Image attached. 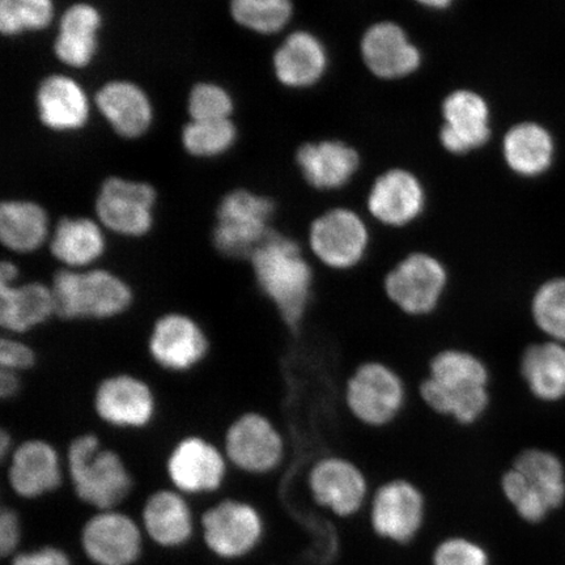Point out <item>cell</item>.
<instances>
[{"label":"cell","mask_w":565,"mask_h":565,"mask_svg":"<svg viewBox=\"0 0 565 565\" xmlns=\"http://www.w3.org/2000/svg\"><path fill=\"white\" fill-rule=\"evenodd\" d=\"M492 373L484 359L465 348H444L434 353L419 381L422 404L459 427L482 422L492 406Z\"/></svg>","instance_id":"1"},{"label":"cell","mask_w":565,"mask_h":565,"mask_svg":"<svg viewBox=\"0 0 565 565\" xmlns=\"http://www.w3.org/2000/svg\"><path fill=\"white\" fill-rule=\"evenodd\" d=\"M247 263L260 294L281 322L298 330L312 306L316 286L315 268L298 239L275 230Z\"/></svg>","instance_id":"2"},{"label":"cell","mask_w":565,"mask_h":565,"mask_svg":"<svg viewBox=\"0 0 565 565\" xmlns=\"http://www.w3.org/2000/svg\"><path fill=\"white\" fill-rule=\"evenodd\" d=\"M56 317L66 321H109L129 312L136 294L129 281L105 267L60 268L52 279Z\"/></svg>","instance_id":"3"},{"label":"cell","mask_w":565,"mask_h":565,"mask_svg":"<svg viewBox=\"0 0 565 565\" xmlns=\"http://www.w3.org/2000/svg\"><path fill=\"white\" fill-rule=\"evenodd\" d=\"M450 268L436 253L415 249L402 254L387 268L381 288L388 303L415 320L439 310L449 292Z\"/></svg>","instance_id":"4"},{"label":"cell","mask_w":565,"mask_h":565,"mask_svg":"<svg viewBox=\"0 0 565 565\" xmlns=\"http://www.w3.org/2000/svg\"><path fill=\"white\" fill-rule=\"evenodd\" d=\"M501 490L522 520L540 524L565 503L564 465L548 450L521 451L501 478Z\"/></svg>","instance_id":"5"},{"label":"cell","mask_w":565,"mask_h":565,"mask_svg":"<svg viewBox=\"0 0 565 565\" xmlns=\"http://www.w3.org/2000/svg\"><path fill=\"white\" fill-rule=\"evenodd\" d=\"M278 204L274 198L235 189L218 202L211 242L223 257L249 260L252 254L275 231Z\"/></svg>","instance_id":"6"},{"label":"cell","mask_w":565,"mask_h":565,"mask_svg":"<svg viewBox=\"0 0 565 565\" xmlns=\"http://www.w3.org/2000/svg\"><path fill=\"white\" fill-rule=\"evenodd\" d=\"M67 469L77 497L98 510H110L129 494L132 479L117 451L100 437L82 434L70 443Z\"/></svg>","instance_id":"7"},{"label":"cell","mask_w":565,"mask_h":565,"mask_svg":"<svg viewBox=\"0 0 565 565\" xmlns=\"http://www.w3.org/2000/svg\"><path fill=\"white\" fill-rule=\"evenodd\" d=\"M308 249L331 273H352L369 258L373 236L369 223L348 204H335L308 224Z\"/></svg>","instance_id":"8"},{"label":"cell","mask_w":565,"mask_h":565,"mask_svg":"<svg viewBox=\"0 0 565 565\" xmlns=\"http://www.w3.org/2000/svg\"><path fill=\"white\" fill-rule=\"evenodd\" d=\"M407 398L404 376L384 360H365L345 380V408L366 428L392 426L405 412Z\"/></svg>","instance_id":"9"},{"label":"cell","mask_w":565,"mask_h":565,"mask_svg":"<svg viewBox=\"0 0 565 565\" xmlns=\"http://www.w3.org/2000/svg\"><path fill=\"white\" fill-rule=\"evenodd\" d=\"M439 143L451 158H468L492 146V105L482 92L461 87L443 98Z\"/></svg>","instance_id":"10"},{"label":"cell","mask_w":565,"mask_h":565,"mask_svg":"<svg viewBox=\"0 0 565 565\" xmlns=\"http://www.w3.org/2000/svg\"><path fill=\"white\" fill-rule=\"evenodd\" d=\"M428 204L422 177L406 167H392L374 177L364 209L374 223L397 232L415 227L426 216Z\"/></svg>","instance_id":"11"},{"label":"cell","mask_w":565,"mask_h":565,"mask_svg":"<svg viewBox=\"0 0 565 565\" xmlns=\"http://www.w3.org/2000/svg\"><path fill=\"white\" fill-rule=\"evenodd\" d=\"M157 203V189L151 183L113 175L96 195V218L105 231L119 237H146L154 225Z\"/></svg>","instance_id":"12"},{"label":"cell","mask_w":565,"mask_h":565,"mask_svg":"<svg viewBox=\"0 0 565 565\" xmlns=\"http://www.w3.org/2000/svg\"><path fill=\"white\" fill-rule=\"evenodd\" d=\"M360 58L370 75L383 83H401L420 73L424 53L412 33L398 21H376L364 31Z\"/></svg>","instance_id":"13"},{"label":"cell","mask_w":565,"mask_h":565,"mask_svg":"<svg viewBox=\"0 0 565 565\" xmlns=\"http://www.w3.org/2000/svg\"><path fill=\"white\" fill-rule=\"evenodd\" d=\"M294 162L306 185L320 194L344 193L363 171V157L343 139L323 138L303 141Z\"/></svg>","instance_id":"14"},{"label":"cell","mask_w":565,"mask_h":565,"mask_svg":"<svg viewBox=\"0 0 565 565\" xmlns=\"http://www.w3.org/2000/svg\"><path fill=\"white\" fill-rule=\"evenodd\" d=\"M224 455L239 470L266 475L285 459L286 440L267 415L246 412L233 419L225 430Z\"/></svg>","instance_id":"15"},{"label":"cell","mask_w":565,"mask_h":565,"mask_svg":"<svg viewBox=\"0 0 565 565\" xmlns=\"http://www.w3.org/2000/svg\"><path fill=\"white\" fill-rule=\"evenodd\" d=\"M94 409L97 418L111 428L145 429L157 418L158 398L145 379L119 372L98 383L94 394Z\"/></svg>","instance_id":"16"},{"label":"cell","mask_w":565,"mask_h":565,"mask_svg":"<svg viewBox=\"0 0 565 565\" xmlns=\"http://www.w3.org/2000/svg\"><path fill=\"white\" fill-rule=\"evenodd\" d=\"M210 348V339L202 324L182 312L158 317L147 341L153 363L171 373H188L198 369L207 359Z\"/></svg>","instance_id":"17"},{"label":"cell","mask_w":565,"mask_h":565,"mask_svg":"<svg viewBox=\"0 0 565 565\" xmlns=\"http://www.w3.org/2000/svg\"><path fill=\"white\" fill-rule=\"evenodd\" d=\"M275 79L282 88L306 92L320 87L331 70L330 49L309 28L288 33L271 58Z\"/></svg>","instance_id":"18"},{"label":"cell","mask_w":565,"mask_h":565,"mask_svg":"<svg viewBox=\"0 0 565 565\" xmlns=\"http://www.w3.org/2000/svg\"><path fill=\"white\" fill-rule=\"evenodd\" d=\"M426 513L422 491L407 479H393L380 487L371 504V524L380 536L407 543L419 533Z\"/></svg>","instance_id":"19"},{"label":"cell","mask_w":565,"mask_h":565,"mask_svg":"<svg viewBox=\"0 0 565 565\" xmlns=\"http://www.w3.org/2000/svg\"><path fill=\"white\" fill-rule=\"evenodd\" d=\"M309 489L317 504L341 518L362 510L369 493V482L362 469L351 459L328 456L309 471Z\"/></svg>","instance_id":"20"},{"label":"cell","mask_w":565,"mask_h":565,"mask_svg":"<svg viewBox=\"0 0 565 565\" xmlns=\"http://www.w3.org/2000/svg\"><path fill=\"white\" fill-rule=\"evenodd\" d=\"M227 457L202 436L190 435L174 445L168 475L177 489L189 493L215 491L227 472Z\"/></svg>","instance_id":"21"},{"label":"cell","mask_w":565,"mask_h":565,"mask_svg":"<svg viewBox=\"0 0 565 565\" xmlns=\"http://www.w3.org/2000/svg\"><path fill=\"white\" fill-rule=\"evenodd\" d=\"M56 317L52 285L44 281L0 282V327L6 334L24 337Z\"/></svg>","instance_id":"22"},{"label":"cell","mask_w":565,"mask_h":565,"mask_svg":"<svg viewBox=\"0 0 565 565\" xmlns=\"http://www.w3.org/2000/svg\"><path fill=\"white\" fill-rule=\"evenodd\" d=\"M204 540L215 554L243 556L257 545L263 521L253 507L238 501H223L203 518Z\"/></svg>","instance_id":"23"},{"label":"cell","mask_w":565,"mask_h":565,"mask_svg":"<svg viewBox=\"0 0 565 565\" xmlns=\"http://www.w3.org/2000/svg\"><path fill=\"white\" fill-rule=\"evenodd\" d=\"M35 109L40 122L55 132H74L86 127L90 103L82 84L68 75L53 74L39 84Z\"/></svg>","instance_id":"24"},{"label":"cell","mask_w":565,"mask_h":565,"mask_svg":"<svg viewBox=\"0 0 565 565\" xmlns=\"http://www.w3.org/2000/svg\"><path fill=\"white\" fill-rule=\"evenodd\" d=\"M98 113L117 136L138 139L150 130L153 106L147 92L129 81H110L95 96Z\"/></svg>","instance_id":"25"},{"label":"cell","mask_w":565,"mask_h":565,"mask_svg":"<svg viewBox=\"0 0 565 565\" xmlns=\"http://www.w3.org/2000/svg\"><path fill=\"white\" fill-rule=\"evenodd\" d=\"M49 253L66 270H86L104 258L108 242L97 218L63 216L53 227Z\"/></svg>","instance_id":"26"},{"label":"cell","mask_w":565,"mask_h":565,"mask_svg":"<svg viewBox=\"0 0 565 565\" xmlns=\"http://www.w3.org/2000/svg\"><path fill=\"white\" fill-rule=\"evenodd\" d=\"M9 480L19 497L33 499L58 489L62 466L58 451L42 439L25 440L10 456Z\"/></svg>","instance_id":"27"},{"label":"cell","mask_w":565,"mask_h":565,"mask_svg":"<svg viewBox=\"0 0 565 565\" xmlns=\"http://www.w3.org/2000/svg\"><path fill=\"white\" fill-rule=\"evenodd\" d=\"M140 545L139 529L121 513L98 514L84 527V550L98 565H130L137 561Z\"/></svg>","instance_id":"28"},{"label":"cell","mask_w":565,"mask_h":565,"mask_svg":"<svg viewBox=\"0 0 565 565\" xmlns=\"http://www.w3.org/2000/svg\"><path fill=\"white\" fill-rule=\"evenodd\" d=\"M103 17L96 6L77 2L67 7L60 19L53 52L63 65L82 70L95 61L98 52V32Z\"/></svg>","instance_id":"29"},{"label":"cell","mask_w":565,"mask_h":565,"mask_svg":"<svg viewBox=\"0 0 565 565\" xmlns=\"http://www.w3.org/2000/svg\"><path fill=\"white\" fill-rule=\"evenodd\" d=\"M500 153L508 171L522 179H534L553 166L555 141L545 126L521 121L505 130Z\"/></svg>","instance_id":"30"},{"label":"cell","mask_w":565,"mask_h":565,"mask_svg":"<svg viewBox=\"0 0 565 565\" xmlns=\"http://www.w3.org/2000/svg\"><path fill=\"white\" fill-rule=\"evenodd\" d=\"M51 217L40 203L7 200L0 204V243L17 256H30L49 244Z\"/></svg>","instance_id":"31"},{"label":"cell","mask_w":565,"mask_h":565,"mask_svg":"<svg viewBox=\"0 0 565 565\" xmlns=\"http://www.w3.org/2000/svg\"><path fill=\"white\" fill-rule=\"evenodd\" d=\"M520 371L536 399L557 402L565 397V344L555 341L530 344L522 353Z\"/></svg>","instance_id":"32"},{"label":"cell","mask_w":565,"mask_h":565,"mask_svg":"<svg viewBox=\"0 0 565 565\" xmlns=\"http://www.w3.org/2000/svg\"><path fill=\"white\" fill-rule=\"evenodd\" d=\"M143 518L148 534L159 545L179 546L192 535V514L179 493H153L147 501Z\"/></svg>","instance_id":"33"},{"label":"cell","mask_w":565,"mask_h":565,"mask_svg":"<svg viewBox=\"0 0 565 565\" xmlns=\"http://www.w3.org/2000/svg\"><path fill=\"white\" fill-rule=\"evenodd\" d=\"M233 21L244 30L259 35H275L292 23L295 0H231Z\"/></svg>","instance_id":"34"},{"label":"cell","mask_w":565,"mask_h":565,"mask_svg":"<svg viewBox=\"0 0 565 565\" xmlns=\"http://www.w3.org/2000/svg\"><path fill=\"white\" fill-rule=\"evenodd\" d=\"M237 138V127L232 119H218V121L190 119L181 131L183 150L201 159L222 157L235 146Z\"/></svg>","instance_id":"35"},{"label":"cell","mask_w":565,"mask_h":565,"mask_svg":"<svg viewBox=\"0 0 565 565\" xmlns=\"http://www.w3.org/2000/svg\"><path fill=\"white\" fill-rule=\"evenodd\" d=\"M54 13V0H0V32L6 38H18L45 31Z\"/></svg>","instance_id":"36"},{"label":"cell","mask_w":565,"mask_h":565,"mask_svg":"<svg viewBox=\"0 0 565 565\" xmlns=\"http://www.w3.org/2000/svg\"><path fill=\"white\" fill-rule=\"evenodd\" d=\"M532 317L550 341L565 344V278L550 279L536 288Z\"/></svg>","instance_id":"37"},{"label":"cell","mask_w":565,"mask_h":565,"mask_svg":"<svg viewBox=\"0 0 565 565\" xmlns=\"http://www.w3.org/2000/svg\"><path fill=\"white\" fill-rule=\"evenodd\" d=\"M235 102L221 84L201 82L190 89L188 111L193 121H218L231 119Z\"/></svg>","instance_id":"38"},{"label":"cell","mask_w":565,"mask_h":565,"mask_svg":"<svg viewBox=\"0 0 565 565\" xmlns=\"http://www.w3.org/2000/svg\"><path fill=\"white\" fill-rule=\"evenodd\" d=\"M434 565H490V557L479 543L451 536L436 547Z\"/></svg>","instance_id":"39"},{"label":"cell","mask_w":565,"mask_h":565,"mask_svg":"<svg viewBox=\"0 0 565 565\" xmlns=\"http://www.w3.org/2000/svg\"><path fill=\"white\" fill-rule=\"evenodd\" d=\"M38 353L23 337L4 334L0 341V370L24 373L34 369Z\"/></svg>","instance_id":"40"},{"label":"cell","mask_w":565,"mask_h":565,"mask_svg":"<svg viewBox=\"0 0 565 565\" xmlns=\"http://www.w3.org/2000/svg\"><path fill=\"white\" fill-rule=\"evenodd\" d=\"M20 540V525L15 512L3 510L0 514V551L7 556L18 547Z\"/></svg>","instance_id":"41"},{"label":"cell","mask_w":565,"mask_h":565,"mask_svg":"<svg viewBox=\"0 0 565 565\" xmlns=\"http://www.w3.org/2000/svg\"><path fill=\"white\" fill-rule=\"evenodd\" d=\"M12 565H70V562L62 551L44 548L18 556Z\"/></svg>","instance_id":"42"},{"label":"cell","mask_w":565,"mask_h":565,"mask_svg":"<svg viewBox=\"0 0 565 565\" xmlns=\"http://www.w3.org/2000/svg\"><path fill=\"white\" fill-rule=\"evenodd\" d=\"M21 374L0 370V397L3 401L17 398L21 392Z\"/></svg>","instance_id":"43"},{"label":"cell","mask_w":565,"mask_h":565,"mask_svg":"<svg viewBox=\"0 0 565 565\" xmlns=\"http://www.w3.org/2000/svg\"><path fill=\"white\" fill-rule=\"evenodd\" d=\"M412 2L423 11L443 13L454 9L458 0H412Z\"/></svg>","instance_id":"44"},{"label":"cell","mask_w":565,"mask_h":565,"mask_svg":"<svg viewBox=\"0 0 565 565\" xmlns=\"http://www.w3.org/2000/svg\"><path fill=\"white\" fill-rule=\"evenodd\" d=\"M12 450V437L3 428L2 433H0V456H2V459H6L7 456H11Z\"/></svg>","instance_id":"45"}]
</instances>
